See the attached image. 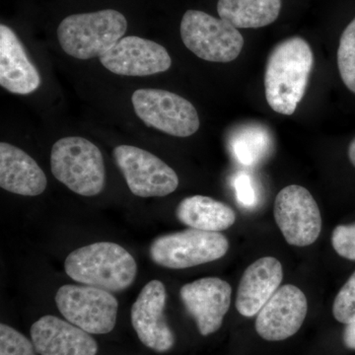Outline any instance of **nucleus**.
I'll use <instances>...</instances> for the list:
<instances>
[{
  "instance_id": "obj_1",
  "label": "nucleus",
  "mask_w": 355,
  "mask_h": 355,
  "mask_svg": "<svg viewBox=\"0 0 355 355\" xmlns=\"http://www.w3.org/2000/svg\"><path fill=\"white\" fill-rule=\"evenodd\" d=\"M314 65L312 49L306 40L292 37L273 48L266 62V102L277 113L291 116L304 97Z\"/></svg>"
},
{
  "instance_id": "obj_2",
  "label": "nucleus",
  "mask_w": 355,
  "mask_h": 355,
  "mask_svg": "<svg viewBox=\"0 0 355 355\" xmlns=\"http://www.w3.org/2000/svg\"><path fill=\"white\" fill-rule=\"evenodd\" d=\"M64 270L70 279L84 286L119 292L135 282L137 265L125 248L98 242L71 252L64 261Z\"/></svg>"
},
{
  "instance_id": "obj_3",
  "label": "nucleus",
  "mask_w": 355,
  "mask_h": 355,
  "mask_svg": "<svg viewBox=\"0 0 355 355\" xmlns=\"http://www.w3.org/2000/svg\"><path fill=\"white\" fill-rule=\"evenodd\" d=\"M127 30L128 21L123 14L105 9L67 16L58 26V38L67 55L90 60L104 55L123 38Z\"/></svg>"
},
{
  "instance_id": "obj_4",
  "label": "nucleus",
  "mask_w": 355,
  "mask_h": 355,
  "mask_svg": "<svg viewBox=\"0 0 355 355\" xmlns=\"http://www.w3.org/2000/svg\"><path fill=\"white\" fill-rule=\"evenodd\" d=\"M51 170L58 181L83 197L99 195L106 184L101 150L83 137L58 140L51 148Z\"/></svg>"
},
{
  "instance_id": "obj_5",
  "label": "nucleus",
  "mask_w": 355,
  "mask_h": 355,
  "mask_svg": "<svg viewBox=\"0 0 355 355\" xmlns=\"http://www.w3.org/2000/svg\"><path fill=\"white\" fill-rule=\"evenodd\" d=\"M229 242L220 232L187 229L159 236L149 249L156 265L172 270H184L223 258Z\"/></svg>"
},
{
  "instance_id": "obj_6",
  "label": "nucleus",
  "mask_w": 355,
  "mask_h": 355,
  "mask_svg": "<svg viewBox=\"0 0 355 355\" xmlns=\"http://www.w3.org/2000/svg\"><path fill=\"white\" fill-rule=\"evenodd\" d=\"M180 33L187 49L207 62H233L244 46V39L237 28L202 11H187Z\"/></svg>"
},
{
  "instance_id": "obj_7",
  "label": "nucleus",
  "mask_w": 355,
  "mask_h": 355,
  "mask_svg": "<svg viewBox=\"0 0 355 355\" xmlns=\"http://www.w3.org/2000/svg\"><path fill=\"white\" fill-rule=\"evenodd\" d=\"M132 103L140 120L167 135L188 137L200 128L197 110L175 93L162 89H139L133 93Z\"/></svg>"
},
{
  "instance_id": "obj_8",
  "label": "nucleus",
  "mask_w": 355,
  "mask_h": 355,
  "mask_svg": "<svg viewBox=\"0 0 355 355\" xmlns=\"http://www.w3.org/2000/svg\"><path fill=\"white\" fill-rule=\"evenodd\" d=\"M55 303L67 321L92 335L111 333L116 326L119 302L110 291L65 284L58 289Z\"/></svg>"
},
{
  "instance_id": "obj_9",
  "label": "nucleus",
  "mask_w": 355,
  "mask_h": 355,
  "mask_svg": "<svg viewBox=\"0 0 355 355\" xmlns=\"http://www.w3.org/2000/svg\"><path fill=\"white\" fill-rule=\"evenodd\" d=\"M113 157L128 189L139 198H162L179 187L177 173L157 156L132 146H119Z\"/></svg>"
},
{
  "instance_id": "obj_10",
  "label": "nucleus",
  "mask_w": 355,
  "mask_h": 355,
  "mask_svg": "<svg viewBox=\"0 0 355 355\" xmlns=\"http://www.w3.org/2000/svg\"><path fill=\"white\" fill-rule=\"evenodd\" d=\"M275 218L286 242L307 247L321 234L322 216L310 191L297 184L286 187L275 198Z\"/></svg>"
},
{
  "instance_id": "obj_11",
  "label": "nucleus",
  "mask_w": 355,
  "mask_h": 355,
  "mask_svg": "<svg viewBox=\"0 0 355 355\" xmlns=\"http://www.w3.org/2000/svg\"><path fill=\"white\" fill-rule=\"evenodd\" d=\"M166 300L164 284L151 280L141 289L130 310L132 324L140 342L158 354L169 352L176 342L166 320Z\"/></svg>"
},
{
  "instance_id": "obj_12",
  "label": "nucleus",
  "mask_w": 355,
  "mask_h": 355,
  "mask_svg": "<svg viewBox=\"0 0 355 355\" xmlns=\"http://www.w3.org/2000/svg\"><path fill=\"white\" fill-rule=\"evenodd\" d=\"M99 58L105 69L125 76H153L172 65L164 46L137 36L123 37Z\"/></svg>"
},
{
  "instance_id": "obj_13",
  "label": "nucleus",
  "mask_w": 355,
  "mask_h": 355,
  "mask_svg": "<svg viewBox=\"0 0 355 355\" xmlns=\"http://www.w3.org/2000/svg\"><path fill=\"white\" fill-rule=\"evenodd\" d=\"M305 294L297 286L279 287L257 315L256 331L268 342H280L295 335L307 315Z\"/></svg>"
},
{
  "instance_id": "obj_14",
  "label": "nucleus",
  "mask_w": 355,
  "mask_h": 355,
  "mask_svg": "<svg viewBox=\"0 0 355 355\" xmlns=\"http://www.w3.org/2000/svg\"><path fill=\"white\" fill-rule=\"evenodd\" d=\"M232 288L218 277H203L184 284L180 296L197 323L200 335L207 336L221 328L231 304Z\"/></svg>"
},
{
  "instance_id": "obj_15",
  "label": "nucleus",
  "mask_w": 355,
  "mask_h": 355,
  "mask_svg": "<svg viewBox=\"0 0 355 355\" xmlns=\"http://www.w3.org/2000/svg\"><path fill=\"white\" fill-rule=\"evenodd\" d=\"M31 340L40 355H96L98 345L90 334L51 315L31 327Z\"/></svg>"
},
{
  "instance_id": "obj_16",
  "label": "nucleus",
  "mask_w": 355,
  "mask_h": 355,
  "mask_svg": "<svg viewBox=\"0 0 355 355\" xmlns=\"http://www.w3.org/2000/svg\"><path fill=\"white\" fill-rule=\"evenodd\" d=\"M284 279L282 263L272 257L259 259L248 266L238 287L236 308L242 316L252 318L279 288Z\"/></svg>"
},
{
  "instance_id": "obj_17",
  "label": "nucleus",
  "mask_w": 355,
  "mask_h": 355,
  "mask_svg": "<svg viewBox=\"0 0 355 355\" xmlns=\"http://www.w3.org/2000/svg\"><path fill=\"white\" fill-rule=\"evenodd\" d=\"M41 76L24 46L8 26L0 25V85L13 94L28 95L41 85Z\"/></svg>"
},
{
  "instance_id": "obj_18",
  "label": "nucleus",
  "mask_w": 355,
  "mask_h": 355,
  "mask_svg": "<svg viewBox=\"0 0 355 355\" xmlns=\"http://www.w3.org/2000/svg\"><path fill=\"white\" fill-rule=\"evenodd\" d=\"M48 180L38 163L22 149L0 144V187L24 197H36L46 189Z\"/></svg>"
},
{
  "instance_id": "obj_19",
  "label": "nucleus",
  "mask_w": 355,
  "mask_h": 355,
  "mask_svg": "<svg viewBox=\"0 0 355 355\" xmlns=\"http://www.w3.org/2000/svg\"><path fill=\"white\" fill-rule=\"evenodd\" d=\"M176 216L190 228L209 232H221L236 221L235 211L228 205L205 196L184 198L178 205Z\"/></svg>"
},
{
  "instance_id": "obj_20",
  "label": "nucleus",
  "mask_w": 355,
  "mask_h": 355,
  "mask_svg": "<svg viewBox=\"0 0 355 355\" xmlns=\"http://www.w3.org/2000/svg\"><path fill=\"white\" fill-rule=\"evenodd\" d=\"M282 0H218L219 18L237 29H256L279 18Z\"/></svg>"
},
{
  "instance_id": "obj_21",
  "label": "nucleus",
  "mask_w": 355,
  "mask_h": 355,
  "mask_svg": "<svg viewBox=\"0 0 355 355\" xmlns=\"http://www.w3.org/2000/svg\"><path fill=\"white\" fill-rule=\"evenodd\" d=\"M239 133L232 144L236 159L246 166H253L260 162L270 146L266 132L259 128H248L241 130Z\"/></svg>"
},
{
  "instance_id": "obj_22",
  "label": "nucleus",
  "mask_w": 355,
  "mask_h": 355,
  "mask_svg": "<svg viewBox=\"0 0 355 355\" xmlns=\"http://www.w3.org/2000/svg\"><path fill=\"white\" fill-rule=\"evenodd\" d=\"M338 67L343 83L355 94V18L340 37Z\"/></svg>"
},
{
  "instance_id": "obj_23",
  "label": "nucleus",
  "mask_w": 355,
  "mask_h": 355,
  "mask_svg": "<svg viewBox=\"0 0 355 355\" xmlns=\"http://www.w3.org/2000/svg\"><path fill=\"white\" fill-rule=\"evenodd\" d=\"M32 340L8 324H0V355H37Z\"/></svg>"
},
{
  "instance_id": "obj_24",
  "label": "nucleus",
  "mask_w": 355,
  "mask_h": 355,
  "mask_svg": "<svg viewBox=\"0 0 355 355\" xmlns=\"http://www.w3.org/2000/svg\"><path fill=\"white\" fill-rule=\"evenodd\" d=\"M333 314L336 321L345 324L355 319V272L336 294Z\"/></svg>"
},
{
  "instance_id": "obj_25",
  "label": "nucleus",
  "mask_w": 355,
  "mask_h": 355,
  "mask_svg": "<svg viewBox=\"0 0 355 355\" xmlns=\"http://www.w3.org/2000/svg\"><path fill=\"white\" fill-rule=\"evenodd\" d=\"M331 244L336 254L349 261H355V223L338 225L333 231Z\"/></svg>"
},
{
  "instance_id": "obj_26",
  "label": "nucleus",
  "mask_w": 355,
  "mask_h": 355,
  "mask_svg": "<svg viewBox=\"0 0 355 355\" xmlns=\"http://www.w3.org/2000/svg\"><path fill=\"white\" fill-rule=\"evenodd\" d=\"M234 188L238 202L243 207H252L257 203L256 191L251 178L241 173L235 178Z\"/></svg>"
},
{
  "instance_id": "obj_27",
  "label": "nucleus",
  "mask_w": 355,
  "mask_h": 355,
  "mask_svg": "<svg viewBox=\"0 0 355 355\" xmlns=\"http://www.w3.org/2000/svg\"><path fill=\"white\" fill-rule=\"evenodd\" d=\"M343 343L347 349L355 350V319L345 326Z\"/></svg>"
},
{
  "instance_id": "obj_28",
  "label": "nucleus",
  "mask_w": 355,
  "mask_h": 355,
  "mask_svg": "<svg viewBox=\"0 0 355 355\" xmlns=\"http://www.w3.org/2000/svg\"><path fill=\"white\" fill-rule=\"evenodd\" d=\"M349 157L350 162L355 167V139L350 142L349 147Z\"/></svg>"
}]
</instances>
